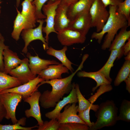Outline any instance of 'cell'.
I'll return each mask as SVG.
<instances>
[{
	"mask_svg": "<svg viewBox=\"0 0 130 130\" xmlns=\"http://www.w3.org/2000/svg\"><path fill=\"white\" fill-rule=\"evenodd\" d=\"M80 70L78 67L69 76L64 78L44 80L38 85L47 84L52 87L51 91H44L41 94L39 99L40 105L43 108L48 109L55 107L57 103L62 99L65 95L69 94L72 89V81L75 74Z\"/></svg>",
	"mask_w": 130,
	"mask_h": 130,
	"instance_id": "cell-1",
	"label": "cell"
},
{
	"mask_svg": "<svg viewBox=\"0 0 130 130\" xmlns=\"http://www.w3.org/2000/svg\"><path fill=\"white\" fill-rule=\"evenodd\" d=\"M109 16L102 30L99 32H94L91 36L92 39L97 40L100 44L104 35L105 36L101 49L105 50L109 48L118 30L124 27L129 26L128 21L123 14L117 11V6H109Z\"/></svg>",
	"mask_w": 130,
	"mask_h": 130,
	"instance_id": "cell-2",
	"label": "cell"
},
{
	"mask_svg": "<svg viewBox=\"0 0 130 130\" xmlns=\"http://www.w3.org/2000/svg\"><path fill=\"white\" fill-rule=\"evenodd\" d=\"M118 110V108L112 100L101 103L95 112L97 120L95 123L93 122L92 126L89 130H97L115 125L117 121Z\"/></svg>",
	"mask_w": 130,
	"mask_h": 130,
	"instance_id": "cell-3",
	"label": "cell"
},
{
	"mask_svg": "<svg viewBox=\"0 0 130 130\" xmlns=\"http://www.w3.org/2000/svg\"><path fill=\"white\" fill-rule=\"evenodd\" d=\"M89 13L91 17V27H96V32H99L109 18V11L100 0H94Z\"/></svg>",
	"mask_w": 130,
	"mask_h": 130,
	"instance_id": "cell-4",
	"label": "cell"
},
{
	"mask_svg": "<svg viewBox=\"0 0 130 130\" xmlns=\"http://www.w3.org/2000/svg\"><path fill=\"white\" fill-rule=\"evenodd\" d=\"M22 99L21 95L13 92L0 93V100L6 111L5 118L11 119L13 124L16 123L15 112L17 106Z\"/></svg>",
	"mask_w": 130,
	"mask_h": 130,
	"instance_id": "cell-5",
	"label": "cell"
},
{
	"mask_svg": "<svg viewBox=\"0 0 130 130\" xmlns=\"http://www.w3.org/2000/svg\"><path fill=\"white\" fill-rule=\"evenodd\" d=\"M61 0H49L46 4L43 6L42 10L46 16L45 21L46 25L43 27L42 31L46 34L45 37L46 42L48 44L49 35L52 32L58 33L54 28V22L56 10Z\"/></svg>",
	"mask_w": 130,
	"mask_h": 130,
	"instance_id": "cell-6",
	"label": "cell"
},
{
	"mask_svg": "<svg viewBox=\"0 0 130 130\" xmlns=\"http://www.w3.org/2000/svg\"><path fill=\"white\" fill-rule=\"evenodd\" d=\"M39 23L37 27L30 28L23 30L21 36L24 40L25 45L22 50V52L25 54L28 52V47L30 43L33 41L39 40L42 41L44 50H47L49 48L48 44L46 42L42 34L43 25L45 22L43 19L38 20L37 21Z\"/></svg>",
	"mask_w": 130,
	"mask_h": 130,
	"instance_id": "cell-7",
	"label": "cell"
},
{
	"mask_svg": "<svg viewBox=\"0 0 130 130\" xmlns=\"http://www.w3.org/2000/svg\"><path fill=\"white\" fill-rule=\"evenodd\" d=\"M57 34L61 44L67 46L74 44H83L86 38V35L68 27L58 32Z\"/></svg>",
	"mask_w": 130,
	"mask_h": 130,
	"instance_id": "cell-8",
	"label": "cell"
},
{
	"mask_svg": "<svg viewBox=\"0 0 130 130\" xmlns=\"http://www.w3.org/2000/svg\"><path fill=\"white\" fill-rule=\"evenodd\" d=\"M41 93L38 91L34 92L30 96L23 100L30 105L29 109L26 110L25 114L27 118L32 117L34 118L39 126L42 125L44 121L41 118L40 107L39 105V99Z\"/></svg>",
	"mask_w": 130,
	"mask_h": 130,
	"instance_id": "cell-9",
	"label": "cell"
},
{
	"mask_svg": "<svg viewBox=\"0 0 130 130\" xmlns=\"http://www.w3.org/2000/svg\"><path fill=\"white\" fill-rule=\"evenodd\" d=\"M44 80L43 79L39 78L38 75L34 79L26 83L12 88L4 90L0 93L12 92L18 93L21 95L23 100L37 91L38 85Z\"/></svg>",
	"mask_w": 130,
	"mask_h": 130,
	"instance_id": "cell-10",
	"label": "cell"
},
{
	"mask_svg": "<svg viewBox=\"0 0 130 130\" xmlns=\"http://www.w3.org/2000/svg\"><path fill=\"white\" fill-rule=\"evenodd\" d=\"M22 60L21 64L12 70L9 74L18 79L22 84L28 82L37 77L33 74L29 67L28 58H25Z\"/></svg>",
	"mask_w": 130,
	"mask_h": 130,
	"instance_id": "cell-11",
	"label": "cell"
},
{
	"mask_svg": "<svg viewBox=\"0 0 130 130\" xmlns=\"http://www.w3.org/2000/svg\"><path fill=\"white\" fill-rule=\"evenodd\" d=\"M76 104L73 103L71 105L68 104L64 107L63 111L59 113L56 119L60 124L76 122L87 125L77 114L78 106Z\"/></svg>",
	"mask_w": 130,
	"mask_h": 130,
	"instance_id": "cell-12",
	"label": "cell"
},
{
	"mask_svg": "<svg viewBox=\"0 0 130 130\" xmlns=\"http://www.w3.org/2000/svg\"><path fill=\"white\" fill-rule=\"evenodd\" d=\"M75 84L74 83L72 84V89L68 96L64 97L62 100L58 102L53 110L45 114V116L46 118L50 119H56L61 110L65 105L78 102Z\"/></svg>",
	"mask_w": 130,
	"mask_h": 130,
	"instance_id": "cell-13",
	"label": "cell"
},
{
	"mask_svg": "<svg viewBox=\"0 0 130 130\" xmlns=\"http://www.w3.org/2000/svg\"><path fill=\"white\" fill-rule=\"evenodd\" d=\"M68 27L86 35L91 27L89 12L80 14L70 21Z\"/></svg>",
	"mask_w": 130,
	"mask_h": 130,
	"instance_id": "cell-14",
	"label": "cell"
},
{
	"mask_svg": "<svg viewBox=\"0 0 130 130\" xmlns=\"http://www.w3.org/2000/svg\"><path fill=\"white\" fill-rule=\"evenodd\" d=\"M26 54L27 57L29 59V67L33 74L36 76L42 71L46 69L49 65L59 64V62L54 60L41 58L38 55L32 56L28 52Z\"/></svg>",
	"mask_w": 130,
	"mask_h": 130,
	"instance_id": "cell-15",
	"label": "cell"
},
{
	"mask_svg": "<svg viewBox=\"0 0 130 130\" xmlns=\"http://www.w3.org/2000/svg\"><path fill=\"white\" fill-rule=\"evenodd\" d=\"M68 6L61 1L57 8L54 19V28L57 32L68 26L70 21L67 15Z\"/></svg>",
	"mask_w": 130,
	"mask_h": 130,
	"instance_id": "cell-16",
	"label": "cell"
},
{
	"mask_svg": "<svg viewBox=\"0 0 130 130\" xmlns=\"http://www.w3.org/2000/svg\"><path fill=\"white\" fill-rule=\"evenodd\" d=\"M69 70L62 64L51 65L42 71L38 75L39 78L43 79L44 80L48 81L62 78V74L65 73L68 74Z\"/></svg>",
	"mask_w": 130,
	"mask_h": 130,
	"instance_id": "cell-17",
	"label": "cell"
},
{
	"mask_svg": "<svg viewBox=\"0 0 130 130\" xmlns=\"http://www.w3.org/2000/svg\"><path fill=\"white\" fill-rule=\"evenodd\" d=\"M94 0H78L69 6L67 12L68 18L71 21L80 14L89 12Z\"/></svg>",
	"mask_w": 130,
	"mask_h": 130,
	"instance_id": "cell-18",
	"label": "cell"
},
{
	"mask_svg": "<svg viewBox=\"0 0 130 130\" xmlns=\"http://www.w3.org/2000/svg\"><path fill=\"white\" fill-rule=\"evenodd\" d=\"M4 70L3 72L8 74L13 69L22 62V59L20 58L17 53L9 48L5 49L3 52Z\"/></svg>",
	"mask_w": 130,
	"mask_h": 130,
	"instance_id": "cell-19",
	"label": "cell"
},
{
	"mask_svg": "<svg viewBox=\"0 0 130 130\" xmlns=\"http://www.w3.org/2000/svg\"><path fill=\"white\" fill-rule=\"evenodd\" d=\"M107 61L104 66L98 71L103 74L107 79L111 82L112 79L110 77V73L112 67L114 65V63L117 58L120 59L124 54L123 47L118 49L112 50Z\"/></svg>",
	"mask_w": 130,
	"mask_h": 130,
	"instance_id": "cell-20",
	"label": "cell"
},
{
	"mask_svg": "<svg viewBox=\"0 0 130 130\" xmlns=\"http://www.w3.org/2000/svg\"><path fill=\"white\" fill-rule=\"evenodd\" d=\"M16 9L17 14L14 21L13 29L11 36L13 39L17 41L19 40L20 34L23 30L34 27L22 16L17 8Z\"/></svg>",
	"mask_w": 130,
	"mask_h": 130,
	"instance_id": "cell-21",
	"label": "cell"
},
{
	"mask_svg": "<svg viewBox=\"0 0 130 130\" xmlns=\"http://www.w3.org/2000/svg\"><path fill=\"white\" fill-rule=\"evenodd\" d=\"M21 5L22 6L21 14L34 27H35L38 20L35 6L29 0H24Z\"/></svg>",
	"mask_w": 130,
	"mask_h": 130,
	"instance_id": "cell-22",
	"label": "cell"
},
{
	"mask_svg": "<svg viewBox=\"0 0 130 130\" xmlns=\"http://www.w3.org/2000/svg\"><path fill=\"white\" fill-rule=\"evenodd\" d=\"M67 50L66 46H64L62 49L59 50H56L50 46L47 50L46 53L57 58L61 62L63 65L73 72V69L72 65L73 64L68 59L66 55L65 52Z\"/></svg>",
	"mask_w": 130,
	"mask_h": 130,
	"instance_id": "cell-23",
	"label": "cell"
},
{
	"mask_svg": "<svg viewBox=\"0 0 130 130\" xmlns=\"http://www.w3.org/2000/svg\"><path fill=\"white\" fill-rule=\"evenodd\" d=\"M77 75L79 77L90 78L96 81L97 85L92 88V91L93 92L94 91L98 88L100 86L110 84L111 83L103 74L98 71L93 72L79 71L77 73Z\"/></svg>",
	"mask_w": 130,
	"mask_h": 130,
	"instance_id": "cell-24",
	"label": "cell"
},
{
	"mask_svg": "<svg viewBox=\"0 0 130 130\" xmlns=\"http://www.w3.org/2000/svg\"><path fill=\"white\" fill-rule=\"evenodd\" d=\"M128 27L122 28L112 41L109 50L118 49L122 47L126 41L130 37V31L127 29Z\"/></svg>",
	"mask_w": 130,
	"mask_h": 130,
	"instance_id": "cell-25",
	"label": "cell"
},
{
	"mask_svg": "<svg viewBox=\"0 0 130 130\" xmlns=\"http://www.w3.org/2000/svg\"><path fill=\"white\" fill-rule=\"evenodd\" d=\"M22 84L20 81L17 78L0 71V93L3 90Z\"/></svg>",
	"mask_w": 130,
	"mask_h": 130,
	"instance_id": "cell-26",
	"label": "cell"
},
{
	"mask_svg": "<svg viewBox=\"0 0 130 130\" xmlns=\"http://www.w3.org/2000/svg\"><path fill=\"white\" fill-rule=\"evenodd\" d=\"M75 87L78 103V112L84 110L90 107H91V110L96 112L98 108L99 105L93 104H91L88 100L86 99L82 94L79 89V85L78 84H75Z\"/></svg>",
	"mask_w": 130,
	"mask_h": 130,
	"instance_id": "cell-27",
	"label": "cell"
},
{
	"mask_svg": "<svg viewBox=\"0 0 130 130\" xmlns=\"http://www.w3.org/2000/svg\"><path fill=\"white\" fill-rule=\"evenodd\" d=\"M130 60H126L119 72L114 82L115 86L119 85L130 74Z\"/></svg>",
	"mask_w": 130,
	"mask_h": 130,
	"instance_id": "cell-28",
	"label": "cell"
},
{
	"mask_svg": "<svg viewBox=\"0 0 130 130\" xmlns=\"http://www.w3.org/2000/svg\"><path fill=\"white\" fill-rule=\"evenodd\" d=\"M117 121L122 120L127 122H130V101L123 100L119 109V114L117 116Z\"/></svg>",
	"mask_w": 130,
	"mask_h": 130,
	"instance_id": "cell-29",
	"label": "cell"
},
{
	"mask_svg": "<svg viewBox=\"0 0 130 130\" xmlns=\"http://www.w3.org/2000/svg\"><path fill=\"white\" fill-rule=\"evenodd\" d=\"M26 118L22 117L18 120L16 123L11 124L2 125L0 124V130H31L32 129L37 128L38 126L24 127L21 126L20 125L25 126L26 124Z\"/></svg>",
	"mask_w": 130,
	"mask_h": 130,
	"instance_id": "cell-30",
	"label": "cell"
},
{
	"mask_svg": "<svg viewBox=\"0 0 130 130\" xmlns=\"http://www.w3.org/2000/svg\"><path fill=\"white\" fill-rule=\"evenodd\" d=\"M87 125L82 123L71 122L60 124L58 130H89Z\"/></svg>",
	"mask_w": 130,
	"mask_h": 130,
	"instance_id": "cell-31",
	"label": "cell"
},
{
	"mask_svg": "<svg viewBox=\"0 0 130 130\" xmlns=\"http://www.w3.org/2000/svg\"><path fill=\"white\" fill-rule=\"evenodd\" d=\"M117 12L123 15L127 19L129 26L130 25V0H125L117 6Z\"/></svg>",
	"mask_w": 130,
	"mask_h": 130,
	"instance_id": "cell-32",
	"label": "cell"
},
{
	"mask_svg": "<svg viewBox=\"0 0 130 130\" xmlns=\"http://www.w3.org/2000/svg\"><path fill=\"white\" fill-rule=\"evenodd\" d=\"M59 124L56 119H52L49 121H44L43 125L38 126L36 130H58Z\"/></svg>",
	"mask_w": 130,
	"mask_h": 130,
	"instance_id": "cell-33",
	"label": "cell"
},
{
	"mask_svg": "<svg viewBox=\"0 0 130 130\" xmlns=\"http://www.w3.org/2000/svg\"><path fill=\"white\" fill-rule=\"evenodd\" d=\"M49 0H34L32 2L35 6L36 15L37 20L46 18V16L42 12V7L45 3Z\"/></svg>",
	"mask_w": 130,
	"mask_h": 130,
	"instance_id": "cell-34",
	"label": "cell"
},
{
	"mask_svg": "<svg viewBox=\"0 0 130 130\" xmlns=\"http://www.w3.org/2000/svg\"><path fill=\"white\" fill-rule=\"evenodd\" d=\"M112 89V86L110 84L104 85L100 86L98 90V92L96 94L91 97L88 100L92 104L94 103L97 98L98 96L104 92L109 91L111 90Z\"/></svg>",
	"mask_w": 130,
	"mask_h": 130,
	"instance_id": "cell-35",
	"label": "cell"
},
{
	"mask_svg": "<svg viewBox=\"0 0 130 130\" xmlns=\"http://www.w3.org/2000/svg\"><path fill=\"white\" fill-rule=\"evenodd\" d=\"M91 110H92V108L90 107L87 109L78 112V114L79 117L85 123L89 128L91 127L93 124V122H91L90 119L89 114Z\"/></svg>",
	"mask_w": 130,
	"mask_h": 130,
	"instance_id": "cell-36",
	"label": "cell"
},
{
	"mask_svg": "<svg viewBox=\"0 0 130 130\" xmlns=\"http://www.w3.org/2000/svg\"><path fill=\"white\" fill-rule=\"evenodd\" d=\"M5 39L4 38L0 39V71L3 72L4 63L3 52L4 50L9 46L5 45L4 43Z\"/></svg>",
	"mask_w": 130,
	"mask_h": 130,
	"instance_id": "cell-37",
	"label": "cell"
},
{
	"mask_svg": "<svg viewBox=\"0 0 130 130\" xmlns=\"http://www.w3.org/2000/svg\"><path fill=\"white\" fill-rule=\"evenodd\" d=\"M104 6L106 7L108 6H117L123 1V0H100Z\"/></svg>",
	"mask_w": 130,
	"mask_h": 130,
	"instance_id": "cell-38",
	"label": "cell"
},
{
	"mask_svg": "<svg viewBox=\"0 0 130 130\" xmlns=\"http://www.w3.org/2000/svg\"><path fill=\"white\" fill-rule=\"evenodd\" d=\"M6 114V110L0 100V123L5 118Z\"/></svg>",
	"mask_w": 130,
	"mask_h": 130,
	"instance_id": "cell-39",
	"label": "cell"
},
{
	"mask_svg": "<svg viewBox=\"0 0 130 130\" xmlns=\"http://www.w3.org/2000/svg\"><path fill=\"white\" fill-rule=\"evenodd\" d=\"M127 42L123 46L124 51V54L126 56L130 51V38L128 40Z\"/></svg>",
	"mask_w": 130,
	"mask_h": 130,
	"instance_id": "cell-40",
	"label": "cell"
},
{
	"mask_svg": "<svg viewBox=\"0 0 130 130\" xmlns=\"http://www.w3.org/2000/svg\"><path fill=\"white\" fill-rule=\"evenodd\" d=\"M126 84V89L130 93V74L124 81Z\"/></svg>",
	"mask_w": 130,
	"mask_h": 130,
	"instance_id": "cell-41",
	"label": "cell"
},
{
	"mask_svg": "<svg viewBox=\"0 0 130 130\" xmlns=\"http://www.w3.org/2000/svg\"><path fill=\"white\" fill-rule=\"evenodd\" d=\"M78 0H61V1L68 6L77 2Z\"/></svg>",
	"mask_w": 130,
	"mask_h": 130,
	"instance_id": "cell-42",
	"label": "cell"
},
{
	"mask_svg": "<svg viewBox=\"0 0 130 130\" xmlns=\"http://www.w3.org/2000/svg\"><path fill=\"white\" fill-rule=\"evenodd\" d=\"M126 56V57L125 58V60H130V52H129Z\"/></svg>",
	"mask_w": 130,
	"mask_h": 130,
	"instance_id": "cell-43",
	"label": "cell"
},
{
	"mask_svg": "<svg viewBox=\"0 0 130 130\" xmlns=\"http://www.w3.org/2000/svg\"><path fill=\"white\" fill-rule=\"evenodd\" d=\"M20 0H16V6L17 7H19Z\"/></svg>",
	"mask_w": 130,
	"mask_h": 130,
	"instance_id": "cell-44",
	"label": "cell"
},
{
	"mask_svg": "<svg viewBox=\"0 0 130 130\" xmlns=\"http://www.w3.org/2000/svg\"><path fill=\"white\" fill-rule=\"evenodd\" d=\"M4 38L1 34L0 33V39Z\"/></svg>",
	"mask_w": 130,
	"mask_h": 130,
	"instance_id": "cell-45",
	"label": "cell"
},
{
	"mask_svg": "<svg viewBox=\"0 0 130 130\" xmlns=\"http://www.w3.org/2000/svg\"><path fill=\"white\" fill-rule=\"evenodd\" d=\"M30 1H31V2H32L33 0H29Z\"/></svg>",
	"mask_w": 130,
	"mask_h": 130,
	"instance_id": "cell-46",
	"label": "cell"
},
{
	"mask_svg": "<svg viewBox=\"0 0 130 130\" xmlns=\"http://www.w3.org/2000/svg\"><path fill=\"white\" fill-rule=\"evenodd\" d=\"M1 7L0 6V13H1Z\"/></svg>",
	"mask_w": 130,
	"mask_h": 130,
	"instance_id": "cell-47",
	"label": "cell"
},
{
	"mask_svg": "<svg viewBox=\"0 0 130 130\" xmlns=\"http://www.w3.org/2000/svg\"><path fill=\"white\" fill-rule=\"evenodd\" d=\"M0 3H1V2H0Z\"/></svg>",
	"mask_w": 130,
	"mask_h": 130,
	"instance_id": "cell-48",
	"label": "cell"
}]
</instances>
